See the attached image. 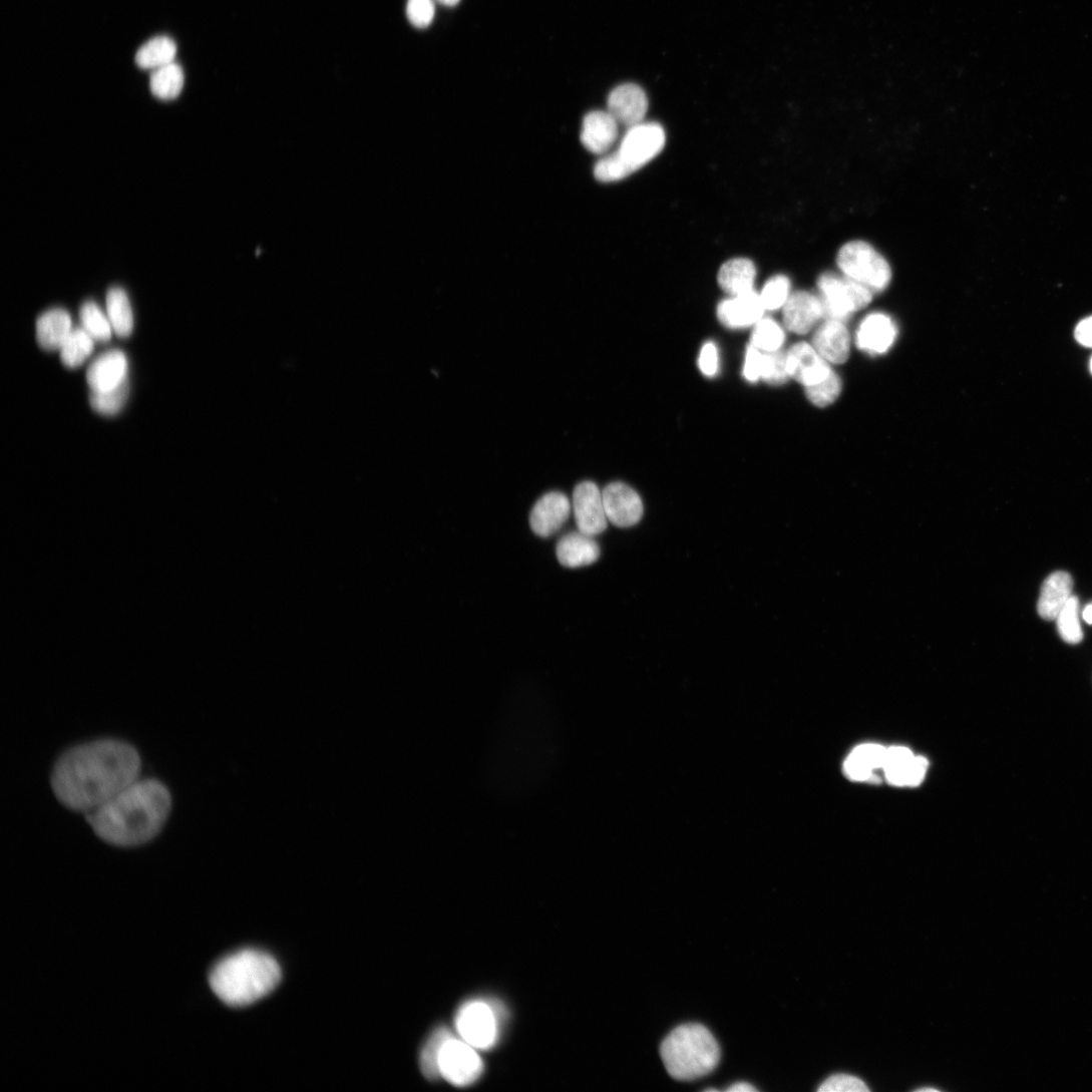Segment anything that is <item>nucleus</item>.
<instances>
[{"mask_svg": "<svg viewBox=\"0 0 1092 1092\" xmlns=\"http://www.w3.org/2000/svg\"><path fill=\"white\" fill-rule=\"evenodd\" d=\"M141 768L132 745L98 740L64 753L54 766L51 786L65 807L86 813L138 780Z\"/></svg>", "mask_w": 1092, "mask_h": 1092, "instance_id": "obj_1", "label": "nucleus"}, {"mask_svg": "<svg viewBox=\"0 0 1092 1092\" xmlns=\"http://www.w3.org/2000/svg\"><path fill=\"white\" fill-rule=\"evenodd\" d=\"M167 787L155 779H138L112 798L86 812L95 834L115 846L131 847L155 838L171 810Z\"/></svg>", "mask_w": 1092, "mask_h": 1092, "instance_id": "obj_2", "label": "nucleus"}, {"mask_svg": "<svg viewBox=\"0 0 1092 1092\" xmlns=\"http://www.w3.org/2000/svg\"><path fill=\"white\" fill-rule=\"evenodd\" d=\"M282 970L270 954L253 949L231 954L211 971L214 994L233 1008L247 1007L269 996L279 986Z\"/></svg>", "mask_w": 1092, "mask_h": 1092, "instance_id": "obj_3", "label": "nucleus"}, {"mask_svg": "<svg viewBox=\"0 0 1092 1092\" xmlns=\"http://www.w3.org/2000/svg\"><path fill=\"white\" fill-rule=\"evenodd\" d=\"M661 1056L674 1079L691 1081L710 1074L717 1067L720 1048L706 1027L686 1024L667 1036L661 1046Z\"/></svg>", "mask_w": 1092, "mask_h": 1092, "instance_id": "obj_4", "label": "nucleus"}, {"mask_svg": "<svg viewBox=\"0 0 1092 1092\" xmlns=\"http://www.w3.org/2000/svg\"><path fill=\"white\" fill-rule=\"evenodd\" d=\"M666 143L664 128L641 123L629 128L620 148L597 162L594 175L601 183H616L643 168L661 153Z\"/></svg>", "mask_w": 1092, "mask_h": 1092, "instance_id": "obj_5", "label": "nucleus"}, {"mask_svg": "<svg viewBox=\"0 0 1092 1092\" xmlns=\"http://www.w3.org/2000/svg\"><path fill=\"white\" fill-rule=\"evenodd\" d=\"M836 264L840 272L872 292L886 290L892 273L887 261L864 241L846 243L838 252Z\"/></svg>", "mask_w": 1092, "mask_h": 1092, "instance_id": "obj_6", "label": "nucleus"}, {"mask_svg": "<svg viewBox=\"0 0 1092 1092\" xmlns=\"http://www.w3.org/2000/svg\"><path fill=\"white\" fill-rule=\"evenodd\" d=\"M817 287L826 319L843 322L852 314L866 308L873 299V292L867 287L832 273L820 276Z\"/></svg>", "mask_w": 1092, "mask_h": 1092, "instance_id": "obj_7", "label": "nucleus"}, {"mask_svg": "<svg viewBox=\"0 0 1092 1092\" xmlns=\"http://www.w3.org/2000/svg\"><path fill=\"white\" fill-rule=\"evenodd\" d=\"M460 1038L476 1050L493 1048L499 1038V1021L494 1008L482 1001L464 1004L455 1018Z\"/></svg>", "mask_w": 1092, "mask_h": 1092, "instance_id": "obj_8", "label": "nucleus"}, {"mask_svg": "<svg viewBox=\"0 0 1092 1092\" xmlns=\"http://www.w3.org/2000/svg\"><path fill=\"white\" fill-rule=\"evenodd\" d=\"M437 1065L440 1077L458 1087L473 1084L483 1072V1063L476 1049L452 1035L443 1042Z\"/></svg>", "mask_w": 1092, "mask_h": 1092, "instance_id": "obj_9", "label": "nucleus"}, {"mask_svg": "<svg viewBox=\"0 0 1092 1092\" xmlns=\"http://www.w3.org/2000/svg\"><path fill=\"white\" fill-rule=\"evenodd\" d=\"M573 509L578 529L588 536H596L607 528L602 492L590 480L580 482L574 490Z\"/></svg>", "mask_w": 1092, "mask_h": 1092, "instance_id": "obj_10", "label": "nucleus"}, {"mask_svg": "<svg viewBox=\"0 0 1092 1092\" xmlns=\"http://www.w3.org/2000/svg\"><path fill=\"white\" fill-rule=\"evenodd\" d=\"M602 497L607 519L616 526L628 528L642 520L643 501L627 483L616 481L606 485Z\"/></svg>", "mask_w": 1092, "mask_h": 1092, "instance_id": "obj_11", "label": "nucleus"}, {"mask_svg": "<svg viewBox=\"0 0 1092 1092\" xmlns=\"http://www.w3.org/2000/svg\"><path fill=\"white\" fill-rule=\"evenodd\" d=\"M787 370L790 378L805 388L826 379L832 372L829 363L805 342L795 344L787 352Z\"/></svg>", "mask_w": 1092, "mask_h": 1092, "instance_id": "obj_12", "label": "nucleus"}, {"mask_svg": "<svg viewBox=\"0 0 1092 1092\" xmlns=\"http://www.w3.org/2000/svg\"><path fill=\"white\" fill-rule=\"evenodd\" d=\"M609 111L619 124L629 128L643 123L649 100L645 90L635 83H625L616 87L609 96Z\"/></svg>", "mask_w": 1092, "mask_h": 1092, "instance_id": "obj_13", "label": "nucleus"}, {"mask_svg": "<svg viewBox=\"0 0 1092 1092\" xmlns=\"http://www.w3.org/2000/svg\"><path fill=\"white\" fill-rule=\"evenodd\" d=\"M824 317L819 296L809 292L791 294L783 307V323L787 330L803 335L810 332Z\"/></svg>", "mask_w": 1092, "mask_h": 1092, "instance_id": "obj_14", "label": "nucleus"}, {"mask_svg": "<svg viewBox=\"0 0 1092 1092\" xmlns=\"http://www.w3.org/2000/svg\"><path fill=\"white\" fill-rule=\"evenodd\" d=\"M571 511L572 504L565 494L548 493L536 502L531 511L529 519L531 529L540 537H550L564 526Z\"/></svg>", "mask_w": 1092, "mask_h": 1092, "instance_id": "obj_15", "label": "nucleus"}, {"mask_svg": "<svg viewBox=\"0 0 1092 1092\" xmlns=\"http://www.w3.org/2000/svg\"><path fill=\"white\" fill-rule=\"evenodd\" d=\"M765 311L760 295L752 291L722 301L717 308V317L727 328L743 329L756 325Z\"/></svg>", "mask_w": 1092, "mask_h": 1092, "instance_id": "obj_16", "label": "nucleus"}, {"mask_svg": "<svg viewBox=\"0 0 1092 1092\" xmlns=\"http://www.w3.org/2000/svg\"><path fill=\"white\" fill-rule=\"evenodd\" d=\"M928 761L915 757L911 750L903 747L887 749L883 771L889 783L895 786H919L926 775Z\"/></svg>", "mask_w": 1092, "mask_h": 1092, "instance_id": "obj_17", "label": "nucleus"}, {"mask_svg": "<svg viewBox=\"0 0 1092 1092\" xmlns=\"http://www.w3.org/2000/svg\"><path fill=\"white\" fill-rule=\"evenodd\" d=\"M618 137L619 123L610 111L595 110L585 116L581 141L588 151L604 154L614 146Z\"/></svg>", "mask_w": 1092, "mask_h": 1092, "instance_id": "obj_18", "label": "nucleus"}, {"mask_svg": "<svg viewBox=\"0 0 1092 1092\" xmlns=\"http://www.w3.org/2000/svg\"><path fill=\"white\" fill-rule=\"evenodd\" d=\"M897 337L894 321L883 313L867 316L857 331V346L872 355L887 352Z\"/></svg>", "mask_w": 1092, "mask_h": 1092, "instance_id": "obj_19", "label": "nucleus"}, {"mask_svg": "<svg viewBox=\"0 0 1092 1092\" xmlns=\"http://www.w3.org/2000/svg\"><path fill=\"white\" fill-rule=\"evenodd\" d=\"M812 345L828 363L841 364L851 351V337L842 321L826 319L814 333Z\"/></svg>", "mask_w": 1092, "mask_h": 1092, "instance_id": "obj_20", "label": "nucleus"}, {"mask_svg": "<svg viewBox=\"0 0 1092 1092\" xmlns=\"http://www.w3.org/2000/svg\"><path fill=\"white\" fill-rule=\"evenodd\" d=\"M126 356L120 351H109L98 357L87 371L86 379L92 391H110L127 378Z\"/></svg>", "mask_w": 1092, "mask_h": 1092, "instance_id": "obj_21", "label": "nucleus"}, {"mask_svg": "<svg viewBox=\"0 0 1092 1092\" xmlns=\"http://www.w3.org/2000/svg\"><path fill=\"white\" fill-rule=\"evenodd\" d=\"M1073 580L1066 572L1050 575L1042 585L1038 613L1046 621H1055L1072 596Z\"/></svg>", "mask_w": 1092, "mask_h": 1092, "instance_id": "obj_22", "label": "nucleus"}, {"mask_svg": "<svg viewBox=\"0 0 1092 1092\" xmlns=\"http://www.w3.org/2000/svg\"><path fill=\"white\" fill-rule=\"evenodd\" d=\"M557 557L564 567L572 569L586 567L598 561L600 548L592 536L580 531L572 532L559 540Z\"/></svg>", "mask_w": 1092, "mask_h": 1092, "instance_id": "obj_23", "label": "nucleus"}, {"mask_svg": "<svg viewBox=\"0 0 1092 1092\" xmlns=\"http://www.w3.org/2000/svg\"><path fill=\"white\" fill-rule=\"evenodd\" d=\"M757 276L756 267L747 259H736L725 263L718 274L720 288L733 296L754 291Z\"/></svg>", "mask_w": 1092, "mask_h": 1092, "instance_id": "obj_24", "label": "nucleus"}, {"mask_svg": "<svg viewBox=\"0 0 1092 1092\" xmlns=\"http://www.w3.org/2000/svg\"><path fill=\"white\" fill-rule=\"evenodd\" d=\"M887 749L879 745L867 744L857 747L844 763L848 778L855 781L872 779L874 771L882 769Z\"/></svg>", "mask_w": 1092, "mask_h": 1092, "instance_id": "obj_25", "label": "nucleus"}, {"mask_svg": "<svg viewBox=\"0 0 1092 1092\" xmlns=\"http://www.w3.org/2000/svg\"><path fill=\"white\" fill-rule=\"evenodd\" d=\"M70 332L71 319L64 310H51L37 321V340L46 350L61 348Z\"/></svg>", "mask_w": 1092, "mask_h": 1092, "instance_id": "obj_26", "label": "nucleus"}, {"mask_svg": "<svg viewBox=\"0 0 1092 1092\" xmlns=\"http://www.w3.org/2000/svg\"><path fill=\"white\" fill-rule=\"evenodd\" d=\"M106 309L110 325L117 336L132 333L134 319L129 298L124 290L112 288L106 295Z\"/></svg>", "mask_w": 1092, "mask_h": 1092, "instance_id": "obj_27", "label": "nucleus"}, {"mask_svg": "<svg viewBox=\"0 0 1092 1092\" xmlns=\"http://www.w3.org/2000/svg\"><path fill=\"white\" fill-rule=\"evenodd\" d=\"M177 46L169 37H155L144 44L136 54V63L142 69L156 70L174 62Z\"/></svg>", "mask_w": 1092, "mask_h": 1092, "instance_id": "obj_28", "label": "nucleus"}, {"mask_svg": "<svg viewBox=\"0 0 1092 1092\" xmlns=\"http://www.w3.org/2000/svg\"><path fill=\"white\" fill-rule=\"evenodd\" d=\"M184 84V70L175 62L153 70L150 77L152 93L162 100L176 98L180 94Z\"/></svg>", "mask_w": 1092, "mask_h": 1092, "instance_id": "obj_29", "label": "nucleus"}, {"mask_svg": "<svg viewBox=\"0 0 1092 1092\" xmlns=\"http://www.w3.org/2000/svg\"><path fill=\"white\" fill-rule=\"evenodd\" d=\"M94 347L92 337L84 330L70 332L61 349L62 362L68 368L79 367Z\"/></svg>", "mask_w": 1092, "mask_h": 1092, "instance_id": "obj_30", "label": "nucleus"}, {"mask_svg": "<svg viewBox=\"0 0 1092 1092\" xmlns=\"http://www.w3.org/2000/svg\"><path fill=\"white\" fill-rule=\"evenodd\" d=\"M1078 616V598L1071 596L1056 619L1060 637L1070 645L1079 644L1083 639Z\"/></svg>", "mask_w": 1092, "mask_h": 1092, "instance_id": "obj_31", "label": "nucleus"}, {"mask_svg": "<svg viewBox=\"0 0 1092 1092\" xmlns=\"http://www.w3.org/2000/svg\"><path fill=\"white\" fill-rule=\"evenodd\" d=\"M785 341L783 328L773 319L762 318L752 334L751 344L763 352L778 351Z\"/></svg>", "mask_w": 1092, "mask_h": 1092, "instance_id": "obj_32", "label": "nucleus"}, {"mask_svg": "<svg viewBox=\"0 0 1092 1092\" xmlns=\"http://www.w3.org/2000/svg\"><path fill=\"white\" fill-rule=\"evenodd\" d=\"M450 1036L451 1033L447 1029L440 1028L430 1036L422 1049L420 1056L421 1070L424 1076L430 1080L440 1078L437 1065L438 1055L443 1042Z\"/></svg>", "mask_w": 1092, "mask_h": 1092, "instance_id": "obj_33", "label": "nucleus"}, {"mask_svg": "<svg viewBox=\"0 0 1092 1092\" xmlns=\"http://www.w3.org/2000/svg\"><path fill=\"white\" fill-rule=\"evenodd\" d=\"M127 378L116 388L107 392L93 391L90 396L91 407L98 413L105 415L116 414L123 407L128 396Z\"/></svg>", "mask_w": 1092, "mask_h": 1092, "instance_id": "obj_34", "label": "nucleus"}, {"mask_svg": "<svg viewBox=\"0 0 1092 1092\" xmlns=\"http://www.w3.org/2000/svg\"><path fill=\"white\" fill-rule=\"evenodd\" d=\"M790 376L787 370V353L780 350L763 352L761 379L773 386L785 384Z\"/></svg>", "mask_w": 1092, "mask_h": 1092, "instance_id": "obj_35", "label": "nucleus"}, {"mask_svg": "<svg viewBox=\"0 0 1092 1092\" xmlns=\"http://www.w3.org/2000/svg\"><path fill=\"white\" fill-rule=\"evenodd\" d=\"M80 319L86 332L94 339L107 341L111 336V325L99 308L92 302L85 303L80 310Z\"/></svg>", "mask_w": 1092, "mask_h": 1092, "instance_id": "obj_36", "label": "nucleus"}, {"mask_svg": "<svg viewBox=\"0 0 1092 1092\" xmlns=\"http://www.w3.org/2000/svg\"><path fill=\"white\" fill-rule=\"evenodd\" d=\"M790 295V281L788 278L776 276L766 283L760 298L766 310L776 311L785 306Z\"/></svg>", "mask_w": 1092, "mask_h": 1092, "instance_id": "obj_37", "label": "nucleus"}, {"mask_svg": "<svg viewBox=\"0 0 1092 1092\" xmlns=\"http://www.w3.org/2000/svg\"><path fill=\"white\" fill-rule=\"evenodd\" d=\"M841 392V381L832 371L830 375L820 383L805 388L806 397L817 407L831 405Z\"/></svg>", "mask_w": 1092, "mask_h": 1092, "instance_id": "obj_38", "label": "nucleus"}, {"mask_svg": "<svg viewBox=\"0 0 1092 1092\" xmlns=\"http://www.w3.org/2000/svg\"><path fill=\"white\" fill-rule=\"evenodd\" d=\"M436 0H408L407 17L410 23L419 29L429 27L435 17Z\"/></svg>", "mask_w": 1092, "mask_h": 1092, "instance_id": "obj_39", "label": "nucleus"}, {"mask_svg": "<svg viewBox=\"0 0 1092 1092\" xmlns=\"http://www.w3.org/2000/svg\"><path fill=\"white\" fill-rule=\"evenodd\" d=\"M822 1092H866L869 1091L866 1083L855 1076L835 1074L828 1077L818 1088Z\"/></svg>", "mask_w": 1092, "mask_h": 1092, "instance_id": "obj_40", "label": "nucleus"}, {"mask_svg": "<svg viewBox=\"0 0 1092 1092\" xmlns=\"http://www.w3.org/2000/svg\"><path fill=\"white\" fill-rule=\"evenodd\" d=\"M698 366L702 374L708 378H713L718 374L719 356L717 347L713 342H707L703 345L698 359Z\"/></svg>", "mask_w": 1092, "mask_h": 1092, "instance_id": "obj_41", "label": "nucleus"}, {"mask_svg": "<svg viewBox=\"0 0 1092 1092\" xmlns=\"http://www.w3.org/2000/svg\"><path fill=\"white\" fill-rule=\"evenodd\" d=\"M762 360L763 351L751 344L747 349L744 367V377L748 382L755 383L761 379Z\"/></svg>", "mask_w": 1092, "mask_h": 1092, "instance_id": "obj_42", "label": "nucleus"}, {"mask_svg": "<svg viewBox=\"0 0 1092 1092\" xmlns=\"http://www.w3.org/2000/svg\"><path fill=\"white\" fill-rule=\"evenodd\" d=\"M1076 340L1083 346L1092 347V317L1081 321L1075 330Z\"/></svg>", "mask_w": 1092, "mask_h": 1092, "instance_id": "obj_43", "label": "nucleus"}, {"mask_svg": "<svg viewBox=\"0 0 1092 1092\" xmlns=\"http://www.w3.org/2000/svg\"><path fill=\"white\" fill-rule=\"evenodd\" d=\"M727 1092H754L757 1088L748 1082H738L726 1089Z\"/></svg>", "mask_w": 1092, "mask_h": 1092, "instance_id": "obj_44", "label": "nucleus"}, {"mask_svg": "<svg viewBox=\"0 0 1092 1092\" xmlns=\"http://www.w3.org/2000/svg\"><path fill=\"white\" fill-rule=\"evenodd\" d=\"M1082 616H1083V620L1088 625H1092V604H1089V605L1086 606V609L1084 610Z\"/></svg>", "mask_w": 1092, "mask_h": 1092, "instance_id": "obj_45", "label": "nucleus"}, {"mask_svg": "<svg viewBox=\"0 0 1092 1092\" xmlns=\"http://www.w3.org/2000/svg\"><path fill=\"white\" fill-rule=\"evenodd\" d=\"M436 2L444 7L452 8L457 6L460 0H436Z\"/></svg>", "mask_w": 1092, "mask_h": 1092, "instance_id": "obj_46", "label": "nucleus"}, {"mask_svg": "<svg viewBox=\"0 0 1092 1092\" xmlns=\"http://www.w3.org/2000/svg\"><path fill=\"white\" fill-rule=\"evenodd\" d=\"M917 1091H921V1092L930 1091V1092H932V1091H938V1089L933 1088V1087H925V1088H920Z\"/></svg>", "mask_w": 1092, "mask_h": 1092, "instance_id": "obj_47", "label": "nucleus"}, {"mask_svg": "<svg viewBox=\"0 0 1092 1092\" xmlns=\"http://www.w3.org/2000/svg\"><path fill=\"white\" fill-rule=\"evenodd\" d=\"M1090 372H1091V374H1092V358H1091V360H1090Z\"/></svg>", "mask_w": 1092, "mask_h": 1092, "instance_id": "obj_48", "label": "nucleus"}]
</instances>
